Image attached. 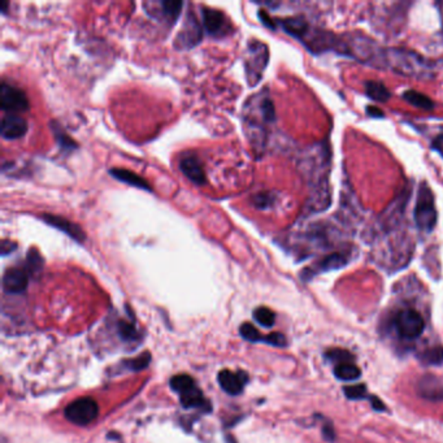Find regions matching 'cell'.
Returning <instances> with one entry per match:
<instances>
[{
    "mask_svg": "<svg viewBox=\"0 0 443 443\" xmlns=\"http://www.w3.org/2000/svg\"><path fill=\"white\" fill-rule=\"evenodd\" d=\"M118 333L123 340L125 341H136L138 338V333L133 324H129L127 321L118 322Z\"/></svg>",
    "mask_w": 443,
    "mask_h": 443,
    "instance_id": "cell-28",
    "label": "cell"
},
{
    "mask_svg": "<svg viewBox=\"0 0 443 443\" xmlns=\"http://www.w3.org/2000/svg\"><path fill=\"white\" fill-rule=\"evenodd\" d=\"M327 357L331 360V362H340L341 364L344 363H350L351 360H354V356L350 354L349 351L342 350V349H336V350H330L327 353Z\"/></svg>",
    "mask_w": 443,
    "mask_h": 443,
    "instance_id": "cell-30",
    "label": "cell"
},
{
    "mask_svg": "<svg viewBox=\"0 0 443 443\" xmlns=\"http://www.w3.org/2000/svg\"><path fill=\"white\" fill-rule=\"evenodd\" d=\"M150 362H151V355L146 353V354H142L136 359L127 360L124 363V367H127L129 370H142V369H146V368L149 367Z\"/></svg>",
    "mask_w": 443,
    "mask_h": 443,
    "instance_id": "cell-26",
    "label": "cell"
},
{
    "mask_svg": "<svg viewBox=\"0 0 443 443\" xmlns=\"http://www.w3.org/2000/svg\"><path fill=\"white\" fill-rule=\"evenodd\" d=\"M372 405H373V408L376 411H385L386 409V407L381 402V399L376 398V396H372Z\"/></svg>",
    "mask_w": 443,
    "mask_h": 443,
    "instance_id": "cell-39",
    "label": "cell"
},
{
    "mask_svg": "<svg viewBox=\"0 0 443 443\" xmlns=\"http://www.w3.org/2000/svg\"><path fill=\"white\" fill-rule=\"evenodd\" d=\"M17 249V243L11 241V240H3L1 244H0V250H1V255L7 256L10 253H13Z\"/></svg>",
    "mask_w": 443,
    "mask_h": 443,
    "instance_id": "cell-34",
    "label": "cell"
},
{
    "mask_svg": "<svg viewBox=\"0 0 443 443\" xmlns=\"http://www.w3.org/2000/svg\"><path fill=\"white\" fill-rule=\"evenodd\" d=\"M334 375L338 380L354 381L362 376V370L353 363H344V364H338L336 367Z\"/></svg>",
    "mask_w": 443,
    "mask_h": 443,
    "instance_id": "cell-22",
    "label": "cell"
},
{
    "mask_svg": "<svg viewBox=\"0 0 443 443\" xmlns=\"http://www.w3.org/2000/svg\"><path fill=\"white\" fill-rule=\"evenodd\" d=\"M203 27L212 37H224L230 31V23L220 10L204 7L202 11Z\"/></svg>",
    "mask_w": 443,
    "mask_h": 443,
    "instance_id": "cell-7",
    "label": "cell"
},
{
    "mask_svg": "<svg viewBox=\"0 0 443 443\" xmlns=\"http://www.w3.org/2000/svg\"><path fill=\"white\" fill-rule=\"evenodd\" d=\"M272 202H273V198L270 194H259L253 198V204L257 208H266L272 204Z\"/></svg>",
    "mask_w": 443,
    "mask_h": 443,
    "instance_id": "cell-33",
    "label": "cell"
},
{
    "mask_svg": "<svg viewBox=\"0 0 443 443\" xmlns=\"http://www.w3.org/2000/svg\"><path fill=\"white\" fill-rule=\"evenodd\" d=\"M241 336L250 342H259V341H264V338L262 337V334L259 333V330L256 329L251 324H243L241 327Z\"/></svg>",
    "mask_w": 443,
    "mask_h": 443,
    "instance_id": "cell-29",
    "label": "cell"
},
{
    "mask_svg": "<svg viewBox=\"0 0 443 443\" xmlns=\"http://www.w3.org/2000/svg\"><path fill=\"white\" fill-rule=\"evenodd\" d=\"M218 383L224 392L230 395H238L242 393L244 385L249 382V376L246 372L240 370L237 373L224 369L218 373Z\"/></svg>",
    "mask_w": 443,
    "mask_h": 443,
    "instance_id": "cell-12",
    "label": "cell"
},
{
    "mask_svg": "<svg viewBox=\"0 0 443 443\" xmlns=\"http://www.w3.org/2000/svg\"><path fill=\"white\" fill-rule=\"evenodd\" d=\"M29 283V273L21 268H10L3 276V289L8 294H21L25 292Z\"/></svg>",
    "mask_w": 443,
    "mask_h": 443,
    "instance_id": "cell-11",
    "label": "cell"
},
{
    "mask_svg": "<svg viewBox=\"0 0 443 443\" xmlns=\"http://www.w3.org/2000/svg\"><path fill=\"white\" fill-rule=\"evenodd\" d=\"M394 324L398 334L405 340H416L422 334L425 328L424 318L415 309L401 311L395 316Z\"/></svg>",
    "mask_w": 443,
    "mask_h": 443,
    "instance_id": "cell-4",
    "label": "cell"
},
{
    "mask_svg": "<svg viewBox=\"0 0 443 443\" xmlns=\"http://www.w3.org/2000/svg\"><path fill=\"white\" fill-rule=\"evenodd\" d=\"M253 318L262 325V327H266V328H270L273 327L275 324V320H276V316L273 314V311H270L269 308L266 307H259L253 311Z\"/></svg>",
    "mask_w": 443,
    "mask_h": 443,
    "instance_id": "cell-25",
    "label": "cell"
},
{
    "mask_svg": "<svg viewBox=\"0 0 443 443\" xmlns=\"http://www.w3.org/2000/svg\"><path fill=\"white\" fill-rule=\"evenodd\" d=\"M98 415L99 407L92 398H79L65 408V418L76 425H89Z\"/></svg>",
    "mask_w": 443,
    "mask_h": 443,
    "instance_id": "cell-3",
    "label": "cell"
},
{
    "mask_svg": "<svg viewBox=\"0 0 443 443\" xmlns=\"http://www.w3.org/2000/svg\"><path fill=\"white\" fill-rule=\"evenodd\" d=\"M259 17H260L262 23H263L266 27L273 29V30L277 27V25H276V21H273V18H270V17H269V14H268L264 10H260Z\"/></svg>",
    "mask_w": 443,
    "mask_h": 443,
    "instance_id": "cell-35",
    "label": "cell"
},
{
    "mask_svg": "<svg viewBox=\"0 0 443 443\" xmlns=\"http://www.w3.org/2000/svg\"><path fill=\"white\" fill-rule=\"evenodd\" d=\"M344 395L351 399V401H359L367 396V388L366 385H355V386H349L344 388Z\"/></svg>",
    "mask_w": 443,
    "mask_h": 443,
    "instance_id": "cell-31",
    "label": "cell"
},
{
    "mask_svg": "<svg viewBox=\"0 0 443 443\" xmlns=\"http://www.w3.org/2000/svg\"><path fill=\"white\" fill-rule=\"evenodd\" d=\"M178 164H179L181 172L185 175V177L189 178L192 183L199 185V186L207 183L205 172H204V168H203L201 160L198 159V156H195L192 153H186L179 157Z\"/></svg>",
    "mask_w": 443,
    "mask_h": 443,
    "instance_id": "cell-9",
    "label": "cell"
},
{
    "mask_svg": "<svg viewBox=\"0 0 443 443\" xmlns=\"http://www.w3.org/2000/svg\"><path fill=\"white\" fill-rule=\"evenodd\" d=\"M349 263L347 253H330L327 257H324L314 269H305V273H311V276H315L320 272H328L333 269H340Z\"/></svg>",
    "mask_w": 443,
    "mask_h": 443,
    "instance_id": "cell-15",
    "label": "cell"
},
{
    "mask_svg": "<svg viewBox=\"0 0 443 443\" xmlns=\"http://www.w3.org/2000/svg\"><path fill=\"white\" fill-rule=\"evenodd\" d=\"M179 401H181V405H183L185 408H199L204 412L211 411L210 402L204 398L202 392L197 386L188 390L186 393L181 394Z\"/></svg>",
    "mask_w": 443,
    "mask_h": 443,
    "instance_id": "cell-16",
    "label": "cell"
},
{
    "mask_svg": "<svg viewBox=\"0 0 443 443\" xmlns=\"http://www.w3.org/2000/svg\"><path fill=\"white\" fill-rule=\"evenodd\" d=\"M160 12L163 14L165 20L170 24H173L182 11L183 3L182 1H176V0H164L160 1Z\"/></svg>",
    "mask_w": 443,
    "mask_h": 443,
    "instance_id": "cell-21",
    "label": "cell"
},
{
    "mask_svg": "<svg viewBox=\"0 0 443 443\" xmlns=\"http://www.w3.org/2000/svg\"><path fill=\"white\" fill-rule=\"evenodd\" d=\"M43 268V257L37 249H30L26 255V269L31 276H38Z\"/></svg>",
    "mask_w": 443,
    "mask_h": 443,
    "instance_id": "cell-23",
    "label": "cell"
},
{
    "mask_svg": "<svg viewBox=\"0 0 443 443\" xmlns=\"http://www.w3.org/2000/svg\"><path fill=\"white\" fill-rule=\"evenodd\" d=\"M418 393L424 399L431 402L443 401V385L441 381L434 376H424L418 382Z\"/></svg>",
    "mask_w": 443,
    "mask_h": 443,
    "instance_id": "cell-13",
    "label": "cell"
},
{
    "mask_svg": "<svg viewBox=\"0 0 443 443\" xmlns=\"http://www.w3.org/2000/svg\"><path fill=\"white\" fill-rule=\"evenodd\" d=\"M403 99L421 110L431 111L434 108V101H431L429 97H427L425 94H421L418 91H415V90H407L403 94Z\"/></svg>",
    "mask_w": 443,
    "mask_h": 443,
    "instance_id": "cell-19",
    "label": "cell"
},
{
    "mask_svg": "<svg viewBox=\"0 0 443 443\" xmlns=\"http://www.w3.org/2000/svg\"><path fill=\"white\" fill-rule=\"evenodd\" d=\"M39 217L43 223H46L52 228L63 231L64 234L71 237L77 243H84L86 241L85 231L79 225H77L76 223H73L65 217H62V216L51 215V214H42Z\"/></svg>",
    "mask_w": 443,
    "mask_h": 443,
    "instance_id": "cell-8",
    "label": "cell"
},
{
    "mask_svg": "<svg viewBox=\"0 0 443 443\" xmlns=\"http://www.w3.org/2000/svg\"><path fill=\"white\" fill-rule=\"evenodd\" d=\"M422 360L431 366H440L443 363V347H433L422 355Z\"/></svg>",
    "mask_w": 443,
    "mask_h": 443,
    "instance_id": "cell-27",
    "label": "cell"
},
{
    "mask_svg": "<svg viewBox=\"0 0 443 443\" xmlns=\"http://www.w3.org/2000/svg\"><path fill=\"white\" fill-rule=\"evenodd\" d=\"M51 130H52V133L55 136V140L59 143V146L63 149L64 151H73L78 147L76 140H72L68 136V133H65V130L58 123H55V121L51 123Z\"/></svg>",
    "mask_w": 443,
    "mask_h": 443,
    "instance_id": "cell-20",
    "label": "cell"
},
{
    "mask_svg": "<svg viewBox=\"0 0 443 443\" xmlns=\"http://www.w3.org/2000/svg\"><path fill=\"white\" fill-rule=\"evenodd\" d=\"M415 221L418 229L431 231L437 224V210L434 205V197L427 185L418 190V203L415 208Z\"/></svg>",
    "mask_w": 443,
    "mask_h": 443,
    "instance_id": "cell-2",
    "label": "cell"
},
{
    "mask_svg": "<svg viewBox=\"0 0 443 443\" xmlns=\"http://www.w3.org/2000/svg\"><path fill=\"white\" fill-rule=\"evenodd\" d=\"M195 382L191 379L190 376L188 375H178V376H175L172 380H170V388L175 393L183 394L186 393L188 390H190L192 388H195Z\"/></svg>",
    "mask_w": 443,
    "mask_h": 443,
    "instance_id": "cell-24",
    "label": "cell"
},
{
    "mask_svg": "<svg viewBox=\"0 0 443 443\" xmlns=\"http://www.w3.org/2000/svg\"><path fill=\"white\" fill-rule=\"evenodd\" d=\"M279 25L288 34H290L292 37L299 39V40H303L305 34L309 30L308 24L301 17H290V18L281 20Z\"/></svg>",
    "mask_w": 443,
    "mask_h": 443,
    "instance_id": "cell-17",
    "label": "cell"
},
{
    "mask_svg": "<svg viewBox=\"0 0 443 443\" xmlns=\"http://www.w3.org/2000/svg\"><path fill=\"white\" fill-rule=\"evenodd\" d=\"M269 51L263 42L251 40L249 43L247 59L244 63L246 76L250 86H255L263 77V72L268 65Z\"/></svg>",
    "mask_w": 443,
    "mask_h": 443,
    "instance_id": "cell-1",
    "label": "cell"
},
{
    "mask_svg": "<svg viewBox=\"0 0 443 443\" xmlns=\"http://www.w3.org/2000/svg\"><path fill=\"white\" fill-rule=\"evenodd\" d=\"M0 108L7 114H17L29 110V99L25 92L8 82L0 86Z\"/></svg>",
    "mask_w": 443,
    "mask_h": 443,
    "instance_id": "cell-5",
    "label": "cell"
},
{
    "mask_svg": "<svg viewBox=\"0 0 443 443\" xmlns=\"http://www.w3.org/2000/svg\"><path fill=\"white\" fill-rule=\"evenodd\" d=\"M364 86H366V94L370 99L380 103L389 101L390 91L383 84L377 81H367Z\"/></svg>",
    "mask_w": 443,
    "mask_h": 443,
    "instance_id": "cell-18",
    "label": "cell"
},
{
    "mask_svg": "<svg viewBox=\"0 0 443 443\" xmlns=\"http://www.w3.org/2000/svg\"><path fill=\"white\" fill-rule=\"evenodd\" d=\"M110 175L116 178L117 181H121V182L130 185L133 188L142 189V190L152 191L151 185L144 178L140 177V175H137V173H134V172H131L129 169L112 168V169H110Z\"/></svg>",
    "mask_w": 443,
    "mask_h": 443,
    "instance_id": "cell-14",
    "label": "cell"
},
{
    "mask_svg": "<svg viewBox=\"0 0 443 443\" xmlns=\"http://www.w3.org/2000/svg\"><path fill=\"white\" fill-rule=\"evenodd\" d=\"M264 342L269 343L272 346H276V347H285L286 346V338L281 333H272V334L266 336V338H264Z\"/></svg>",
    "mask_w": 443,
    "mask_h": 443,
    "instance_id": "cell-32",
    "label": "cell"
},
{
    "mask_svg": "<svg viewBox=\"0 0 443 443\" xmlns=\"http://www.w3.org/2000/svg\"><path fill=\"white\" fill-rule=\"evenodd\" d=\"M7 5H8V3H7V1H4V3H3V7H1V10H0V11H1V12L3 13H5V10H7Z\"/></svg>",
    "mask_w": 443,
    "mask_h": 443,
    "instance_id": "cell-40",
    "label": "cell"
},
{
    "mask_svg": "<svg viewBox=\"0 0 443 443\" xmlns=\"http://www.w3.org/2000/svg\"><path fill=\"white\" fill-rule=\"evenodd\" d=\"M27 131V123L20 114H7L1 118L0 134L4 140L23 138Z\"/></svg>",
    "mask_w": 443,
    "mask_h": 443,
    "instance_id": "cell-10",
    "label": "cell"
},
{
    "mask_svg": "<svg viewBox=\"0 0 443 443\" xmlns=\"http://www.w3.org/2000/svg\"><path fill=\"white\" fill-rule=\"evenodd\" d=\"M431 149L443 156V134H440L431 142Z\"/></svg>",
    "mask_w": 443,
    "mask_h": 443,
    "instance_id": "cell-36",
    "label": "cell"
},
{
    "mask_svg": "<svg viewBox=\"0 0 443 443\" xmlns=\"http://www.w3.org/2000/svg\"><path fill=\"white\" fill-rule=\"evenodd\" d=\"M367 114H369L370 117H376V118L383 117V112L381 111L379 107H376V105H369L367 108Z\"/></svg>",
    "mask_w": 443,
    "mask_h": 443,
    "instance_id": "cell-37",
    "label": "cell"
},
{
    "mask_svg": "<svg viewBox=\"0 0 443 443\" xmlns=\"http://www.w3.org/2000/svg\"><path fill=\"white\" fill-rule=\"evenodd\" d=\"M203 37L202 25L198 23L194 13L186 16L182 29L176 38V47L178 50H189L201 43Z\"/></svg>",
    "mask_w": 443,
    "mask_h": 443,
    "instance_id": "cell-6",
    "label": "cell"
},
{
    "mask_svg": "<svg viewBox=\"0 0 443 443\" xmlns=\"http://www.w3.org/2000/svg\"><path fill=\"white\" fill-rule=\"evenodd\" d=\"M322 433H324V437H325V440L327 441H329V442H333L334 441V438H336V434H334V431H333V428L330 427V425H328V427H324V429H322Z\"/></svg>",
    "mask_w": 443,
    "mask_h": 443,
    "instance_id": "cell-38",
    "label": "cell"
}]
</instances>
